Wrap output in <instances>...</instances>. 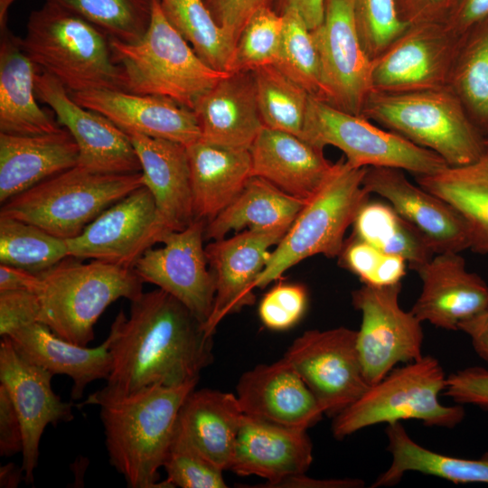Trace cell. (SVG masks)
Listing matches in <instances>:
<instances>
[{
	"instance_id": "obj_6",
	"label": "cell",
	"mask_w": 488,
	"mask_h": 488,
	"mask_svg": "<svg viewBox=\"0 0 488 488\" xmlns=\"http://www.w3.org/2000/svg\"><path fill=\"white\" fill-rule=\"evenodd\" d=\"M110 43L126 77V91L168 98L192 110L229 74L201 60L167 20L160 0H153L150 23L141 40L127 43L111 39Z\"/></svg>"
},
{
	"instance_id": "obj_30",
	"label": "cell",
	"mask_w": 488,
	"mask_h": 488,
	"mask_svg": "<svg viewBox=\"0 0 488 488\" xmlns=\"http://www.w3.org/2000/svg\"><path fill=\"white\" fill-rule=\"evenodd\" d=\"M243 415L236 395L194 389L179 410L174 435L220 469L229 471Z\"/></svg>"
},
{
	"instance_id": "obj_57",
	"label": "cell",
	"mask_w": 488,
	"mask_h": 488,
	"mask_svg": "<svg viewBox=\"0 0 488 488\" xmlns=\"http://www.w3.org/2000/svg\"><path fill=\"white\" fill-rule=\"evenodd\" d=\"M324 2L325 0H280L281 12L287 8L296 9L308 28L314 30L323 21Z\"/></svg>"
},
{
	"instance_id": "obj_44",
	"label": "cell",
	"mask_w": 488,
	"mask_h": 488,
	"mask_svg": "<svg viewBox=\"0 0 488 488\" xmlns=\"http://www.w3.org/2000/svg\"><path fill=\"white\" fill-rule=\"evenodd\" d=\"M361 44L372 61L409 26L398 13L395 0H352Z\"/></svg>"
},
{
	"instance_id": "obj_18",
	"label": "cell",
	"mask_w": 488,
	"mask_h": 488,
	"mask_svg": "<svg viewBox=\"0 0 488 488\" xmlns=\"http://www.w3.org/2000/svg\"><path fill=\"white\" fill-rule=\"evenodd\" d=\"M53 375L30 362L14 349L11 340L0 341V384L18 414L23 435V480L33 484L40 441L45 427L73 418L72 404L64 402L52 389Z\"/></svg>"
},
{
	"instance_id": "obj_24",
	"label": "cell",
	"mask_w": 488,
	"mask_h": 488,
	"mask_svg": "<svg viewBox=\"0 0 488 488\" xmlns=\"http://www.w3.org/2000/svg\"><path fill=\"white\" fill-rule=\"evenodd\" d=\"M70 94L78 104L102 114L124 132H136L185 146L201 139L194 112L171 99L113 89Z\"/></svg>"
},
{
	"instance_id": "obj_37",
	"label": "cell",
	"mask_w": 488,
	"mask_h": 488,
	"mask_svg": "<svg viewBox=\"0 0 488 488\" xmlns=\"http://www.w3.org/2000/svg\"><path fill=\"white\" fill-rule=\"evenodd\" d=\"M171 24L211 68L230 73L236 42L220 26L204 0H160Z\"/></svg>"
},
{
	"instance_id": "obj_47",
	"label": "cell",
	"mask_w": 488,
	"mask_h": 488,
	"mask_svg": "<svg viewBox=\"0 0 488 488\" xmlns=\"http://www.w3.org/2000/svg\"><path fill=\"white\" fill-rule=\"evenodd\" d=\"M41 303L36 292L13 290L0 292V335L9 336L40 322Z\"/></svg>"
},
{
	"instance_id": "obj_56",
	"label": "cell",
	"mask_w": 488,
	"mask_h": 488,
	"mask_svg": "<svg viewBox=\"0 0 488 488\" xmlns=\"http://www.w3.org/2000/svg\"><path fill=\"white\" fill-rule=\"evenodd\" d=\"M360 479H314L305 474L284 479L272 486L286 488H356L363 486Z\"/></svg>"
},
{
	"instance_id": "obj_54",
	"label": "cell",
	"mask_w": 488,
	"mask_h": 488,
	"mask_svg": "<svg viewBox=\"0 0 488 488\" xmlns=\"http://www.w3.org/2000/svg\"><path fill=\"white\" fill-rule=\"evenodd\" d=\"M458 330L470 338L474 352L488 364V309L461 322Z\"/></svg>"
},
{
	"instance_id": "obj_9",
	"label": "cell",
	"mask_w": 488,
	"mask_h": 488,
	"mask_svg": "<svg viewBox=\"0 0 488 488\" xmlns=\"http://www.w3.org/2000/svg\"><path fill=\"white\" fill-rule=\"evenodd\" d=\"M367 167H353L344 159L334 164L320 190L299 211L270 253L256 288H263L281 277L285 271L314 255L339 257L344 234L369 193L362 185Z\"/></svg>"
},
{
	"instance_id": "obj_58",
	"label": "cell",
	"mask_w": 488,
	"mask_h": 488,
	"mask_svg": "<svg viewBox=\"0 0 488 488\" xmlns=\"http://www.w3.org/2000/svg\"><path fill=\"white\" fill-rule=\"evenodd\" d=\"M22 467L18 468L14 464L9 463L0 468V487H17L21 479H23Z\"/></svg>"
},
{
	"instance_id": "obj_36",
	"label": "cell",
	"mask_w": 488,
	"mask_h": 488,
	"mask_svg": "<svg viewBox=\"0 0 488 488\" xmlns=\"http://www.w3.org/2000/svg\"><path fill=\"white\" fill-rule=\"evenodd\" d=\"M352 226L353 237L384 253L403 258L415 271L435 255L425 237L389 203L366 201Z\"/></svg>"
},
{
	"instance_id": "obj_28",
	"label": "cell",
	"mask_w": 488,
	"mask_h": 488,
	"mask_svg": "<svg viewBox=\"0 0 488 488\" xmlns=\"http://www.w3.org/2000/svg\"><path fill=\"white\" fill-rule=\"evenodd\" d=\"M79 155L65 127L42 135L0 133V202L78 165Z\"/></svg>"
},
{
	"instance_id": "obj_12",
	"label": "cell",
	"mask_w": 488,
	"mask_h": 488,
	"mask_svg": "<svg viewBox=\"0 0 488 488\" xmlns=\"http://www.w3.org/2000/svg\"><path fill=\"white\" fill-rule=\"evenodd\" d=\"M356 338L357 331L344 326L309 330L297 337L283 356L314 394L324 415L333 418L370 387Z\"/></svg>"
},
{
	"instance_id": "obj_5",
	"label": "cell",
	"mask_w": 488,
	"mask_h": 488,
	"mask_svg": "<svg viewBox=\"0 0 488 488\" xmlns=\"http://www.w3.org/2000/svg\"><path fill=\"white\" fill-rule=\"evenodd\" d=\"M38 275L40 323L82 346L94 339V325L109 305L122 297L132 301L143 293L144 282L134 267L100 260L82 263L68 257Z\"/></svg>"
},
{
	"instance_id": "obj_2",
	"label": "cell",
	"mask_w": 488,
	"mask_h": 488,
	"mask_svg": "<svg viewBox=\"0 0 488 488\" xmlns=\"http://www.w3.org/2000/svg\"><path fill=\"white\" fill-rule=\"evenodd\" d=\"M196 385L153 384L99 405L109 463L128 487H170L159 482V469L174 438L179 410Z\"/></svg>"
},
{
	"instance_id": "obj_20",
	"label": "cell",
	"mask_w": 488,
	"mask_h": 488,
	"mask_svg": "<svg viewBox=\"0 0 488 488\" xmlns=\"http://www.w3.org/2000/svg\"><path fill=\"white\" fill-rule=\"evenodd\" d=\"M367 192L384 198L427 239L435 254L470 249L466 225L446 202L411 183L400 169L367 167L362 180Z\"/></svg>"
},
{
	"instance_id": "obj_31",
	"label": "cell",
	"mask_w": 488,
	"mask_h": 488,
	"mask_svg": "<svg viewBox=\"0 0 488 488\" xmlns=\"http://www.w3.org/2000/svg\"><path fill=\"white\" fill-rule=\"evenodd\" d=\"M0 29V133L30 136L58 131L60 124L36 101L38 68L24 52L21 38L6 24Z\"/></svg>"
},
{
	"instance_id": "obj_23",
	"label": "cell",
	"mask_w": 488,
	"mask_h": 488,
	"mask_svg": "<svg viewBox=\"0 0 488 488\" xmlns=\"http://www.w3.org/2000/svg\"><path fill=\"white\" fill-rule=\"evenodd\" d=\"M416 271L422 290L410 311L422 323L457 331L461 322L488 309V285L466 269L459 253L435 254Z\"/></svg>"
},
{
	"instance_id": "obj_7",
	"label": "cell",
	"mask_w": 488,
	"mask_h": 488,
	"mask_svg": "<svg viewBox=\"0 0 488 488\" xmlns=\"http://www.w3.org/2000/svg\"><path fill=\"white\" fill-rule=\"evenodd\" d=\"M446 380L439 361L431 355L396 367L333 417V436L342 440L373 425L410 419L426 427L454 428L464 420L465 411L463 405L440 402Z\"/></svg>"
},
{
	"instance_id": "obj_19",
	"label": "cell",
	"mask_w": 488,
	"mask_h": 488,
	"mask_svg": "<svg viewBox=\"0 0 488 488\" xmlns=\"http://www.w3.org/2000/svg\"><path fill=\"white\" fill-rule=\"evenodd\" d=\"M286 231L244 230L205 247L215 279L213 307L203 326L209 334H214L224 317L254 304L255 283L269 258L268 249L277 246Z\"/></svg>"
},
{
	"instance_id": "obj_42",
	"label": "cell",
	"mask_w": 488,
	"mask_h": 488,
	"mask_svg": "<svg viewBox=\"0 0 488 488\" xmlns=\"http://www.w3.org/2000/svg\"><path fill=\"white\" fill-rule=\"evenodd\" d=\"M280 14L283 33L274 65L310 96L324 101L321 63L312 31L296 9L287 8Z\"/></svg>"
},
{
	"instance_id": "obj_29",
	"label": "cell",
	"mask_w": 488,
	"mask_h": 488,
	"mask_svg": "<svg viewBox=\"0 0 488 488\" xmlns=\"http://www.w3.org/2000/svg\"><path fill=\"white\" fill-rule=\"evenodd\" d=\"M5 337V336H4ZM18 353L30 362L72 380L71 399L82 398L87 386L108 378L112 369L111 337L89 348L57 336L42 323H34L7 336Z\"/></svg>"
},
{
	"instance_id": "obj_15",
	"label": "cell",
	"mask_w": 488,
	"mask_h": 488,
	"mask_svg": "<svg viewBox=\"0 0 488 488\" xmlns=\"http://www.w3.org/2000/svg\"><path fill=\"white\" fill-rule=\"evenodd\" d=\"M166 231L151 192L142 185L107 208L79 236L66 240L70 257L133 267Z\"/></svg>"
},
{
	"instance_id": "obj_43",
	"label": "cell",
	"mask_w": 488,
	"mask_h": 488,
	"mask_svg": "<svg viewBox=\"0 0 488 488\" xmlns=\"http://www.w3.org/2000/svg\"><path fill=\"white\" fill-rule=\"evenodd\" d=\"M283 33V17L270 6L256 12L244 26L235 47L231 72L253 71L274 65Z\"/></svg>"
},
{
	"instance_id": "obj_41",
	"label": "cell",
	"mask_w": 488,
	"mask_h": 488,
	"mask_svg": "<svg viewBox=\"0 0 488 488\" xmlns=\"http://www.w3.org/2000/svg\"><path fill=\"white\" fill-rule=\"evenodd\" d=\"M87 20L110 39L134 43L145 34L153 0H45Z\"/></svg>"
},
{
	"instance_id": "obj_21",
	"label": "cell",
	"mask_w": 488,
	"mask_h": 488,
	"mask_svg": "<svg viewBox=\"0 0 488 488\" xmlns=\"http://www.w3.org/2000/svg\"><path fill=\"white\" fill-rule=\"evenodd\" d=\"M236 390L245 415L271 423L308 429L324 415L314 394L285 357L245 371Z\"/></svg>"
},
{
	"instance_id": "obj_27",
	"label": "cell",
	"mask_w": 488,
	"mask_h": 488,
	"mask_svg": "<svg viewBox=\"0 0 488 488\" xmlns=\"http://www.w3.org/2000/svg\"><path fill=\"white\" fill-rule=\"evenodd\" d=\"M201 140L249 150L264 125L258 110L252 71L231 72L196 102Z\"/></svg>"
},
{
	"instance_id": "obj_49",
	"label": "cell",
	"mask_w": 488,
	"mask_h": 488,
	"mask_svg": "<svg viewBox=\"0 0 488 488\" xmlns=\"http://www.w3.org/2000/svg\"><path fill=\"white\" fill-rule=\"evenodd\" d=\"M385 253L355 237L344 242L341 265L356 275L363 285L374 286Z\"/></svg>"
},
{
	"instance_id": "obj_52",
	"label": "cell",
	"mask_w": 488,
	"mask_h": 488,
	"mask_svg": "<svg viewBox=\"0 0 488 488\" xmlns=\"http://www.w3.org/2000/svg\"><path fill=\"white\" fill-rule=\"evenodd\" d=\"M23 449V428L15 408L0 384V455L13 456Z\"/></svg>"
},
{
	"instance_id": "obj_8",
	"label": "cell",
	"mask_w": 488,
	"mask_h": 488,
	"mask_svg": "<svg viewBox=\"0 0 488 488\" xmlns=\"http://www.w3.org/2000/svg\"><path fill=\"white\" fill-rule=\"evenodd\" d=\"M142 185V172L102 174L76 165L9 199L2 204L0 216L34 224L70 239Z\"/></svg>"
},
{
	"instance_id": "obj_11",
	"label": "cell",
	"mask_w": 488,
	"mask_h": 488,
	"mask_svg": "<svg viewBox=\"0 0 488 488\" xmlns=\"http://www.w3.org/2000/svg\"><path fill=\"white\" fill-rule=\"evenodd\" d=\"M401 282L391 286L363 285L352 292V304L361 314L356 345L363 374L376 384L399 363L423 356L422 322L399 305Z\"/></svg>"
},
{
	"instance_id": "obj_46",
	"label": "cell",
	"mask_w": 488,
	"mask_h": 488,
	"mask_svg": "<svg viewBox=\"0 0 488 488\" xmlns=\"http://www.w3.org/2000/svg\"><path fill=\"white\" fill-rule=\"evenodd\" d=\"M307 292L299 284H277L262 297L258 315L263 324L275 331L293 327L303 317L307 306Z\"/></svg>"
},
{
	"instance_id": "obj_13",
	"label": "cell",
	"mask_w": 488,
	"mask_h": 488,
	"mask_svg": "<svg viewBox=\"0 0 488 488\" xmlns=\"http://www.w3.org/2000/svg\"><path fill=\"white\" fill-rule=\"evenodd\" d=\"M463 40L445 23L409 25L371 61L372 91L398 93L448 87Z\"/></svg>"
},
{
	"instance_id": "obj_39",
	"label": "cell",
	"mask_w": 488,
	"mask_h": 488,
	"mask_svg": "<svg viewBox=\"0 0 488 488\" xmlns=\"http://www.w3.org/2000/svg\"><path fill=\"white\" fill-rule=\"evenodd\" d=\"M252 73L264 127L302 138L309 93L275 65L258 68Z\"/></svg>"
},
{
	"instance_id": "obj_25",
	"label": "cell",
	"mask_w": 488,
	"mask_h": 488,
	"mask_svg": "<svg viewBox=\"0 0 488 488\" xmlns=\"http://www.w3.org/2000/svg\"><path fill=\"white\" fill-rule=\"evenodd\" d=\"M252 176L267 180L286 193L308 201L326 182L334 164L324 150L301 137L266 127L249 148Z\"/></svg>"
},
{
	"instance_id": "obj_26",
	"label": "cell",
	"mask_w": 488,
	"mask_h": 488,
	"mask_svg": "<svg viewBox=\"0 0 488 488\" xmlns=\"http://www.w3.org/2000/svg\"><path fill=\"white\" fill-rule=\"evenodd\" d=\"M141 164L144 185L151 192L158 216L168 230L194 221L191 172L186 146L136 132H125Z\"/></svg>"
},
{
	"instance_id": "obj_45",
	"label": "cell",
	"mask_w": 488,
	"mask_h": 488,
	"mask_svg": "<svg viewBox=\"0 0 488 488\" xmlns=\"http://www.w3.org/2000/svg\"><path fill=\"white\" fill-rule=\"evenodd\" d=\"M163 468L170 487L225 488L223 471L183 439L174 435Z\"/></svg>"
},
{
	"instance_id": "obj_10",
	"label": "cell",
	"mask_w": 488,
	"mask_h": 488,
	"mask_svg": "<svg viewBox=\"0 0 488 488\" xmlns=\"http://www.w3.org/2000/svg\"><path fill=\"white\" fill-rule=\"evenodd\" d=\"M302 139L321 150L327 145L338 148L346 162L358 168L391 167L417 175H433L449 167L435 152L312 96Z\"/></svg>"
},
{
	"instance_id": "obj_40",
	"label": "cell",
	"mask_w": 488,
	"mask_h": 488,
	"mask_svg": "<svg viewBox=\"0 0 488 488\" xmlns=\"http://www.w3.org/2000/svg\"><path fill=\"white\" fill-rule=\"evenodd\" d=\"M70 257L66 239L14 218L0 216V262L40 274Z\"/></svg>"
},
{
	"instance_id": "obj_3",
	"label": "cell",
	"mask_w": 488,
	"mask_h": 488,
	"mask_svg": "<svg viewBox=\"0 0 488 488\" xmlns=\"http://www.w3.org/2000/svg\"><path fill=\"white\" fill-rule=\"evenodd\" d=\"M110 37L82 17L49 2L31 13L22 47L36 65L70 93L127 90Z\"/></svg>"
},
{
	"instance_id": "obj_50",
	"label": "cell",
	"mask_w": 488,
	"mask_h": 488,
	"mask_svg": "<svg viewBox=\"0 0 488 488\" xmlns=\"http://www.w3.org/2000/svg\"><path fill=\"white\" fill-rule=\"evenodd\" d=\"M217 23L237 41L250 17L271 0H204Z\"/></svg>"
},
{
	"instance_id": "obj_14",
	"label": "cell",
	"mask_w": 488,
	"mask_h": 488,
	"mask_svg": "<svg viewBox=\"0 0 488 488\" xmlns=\"http://www.w3.org/2000/svg\"><path fill=\"white\" fill-rule=\"evenodd\" d=\"M206 223L194 220L183 230L166 231L159 242L164 246L148 249L133 267L144 283L175 297L203 326L215 297V279L203 247Z\"/></svg>"
},
{
	"instance_id": "obj_60",
	"label": "cell",
	"mask_w": 488,
	"mask_h": 488,
	"mask_svg": "<svg viewBox=\"0 0 488 488\" xmlns=\"http://www.w3.org/2000/svg\"><path fill=\"white\" fill-rule=\"evenodd\" d=\"M14 0H0V26L6 24L7 11Z\"/></svg>"
},
{
	"instance_id": "obj_1",
	"label": "cell",
	"mask_w": 488,
	"mask_h": 488,
	"mask_svg": "<svg viewBox=\"0 0 488 488\" xmlns=\"http://www.w3.org/2000/svg\"><path fill=\"white\" fill-rule=\"evenodd\" d=\"M110 326L112 369L102 389L81 405H98L153 384L198 382L213 361V341L179 300L157 288L130 301Z\"/></svg>"
},
{
	"instance_id": "obj_48",
	"label": "cell",
	"mask_w": 488,
	"mask_h": 488,
	"mask_svg": "<svg viewBox=\"0 0 488 488\" xmlns=\"http://www.w3.org/2000/svg\"><path fill=\"white\" fill-rule=\"evenodd\" d=\"M443 393L456 404L472 405L488 412V369L472 366L449 374Z\"/></svg>"
},
{
	"instance_id": "obj_4",
	"label": "cell",
	"mask_w": 488,
	"mask_h": 488,
	"mask_svg": "<svg viewBox=\"0 0 488 488\" xmlns=\"http://www.w3.org/2000/svg\"><path fill=\"white\" fill-rule=\"evenodd\" d=\"M361 116L435 152L449 167L476 163L488 150L461 100L449 88L371 91Z\"/></svg>"
},
{
	"instance_id": "obj_38",
	"label": "cell",
	"mask_w": 488,
	"mask_h": 488,
	"mask_svg": "<svg viewBox=\"0 0 488 488\" xmlns=\"http://www.w3.org/2000/svg\"><path fill=\"white\" fill-rule=\"evenodd\" d=\"M448 87L477 129L488 132V20L464 37Z\"/></svg>"
},
{
	"instance_id": "obj_34",
	"label": "cell",
	"mask_w": 488,
	"mask_h": 488,
	"mask_svg": "<svg viewBox=\"0 0 488 488\" xmlns=\"http://www.w3.org/2000/svg\"><path fill=\"white\" fill-rule=\"evenodd\" d=\"M306 201L252 176L238 197L206 223L204 239L216 240L242 230H288Z\"/></svg>"
},
{
	"instance_id": "obj_61",
	"label": "cell",
	"mask_w": 488,
	"mask_h": 488,
	"mask_svg": "<svg viewBox=\"0 0 488 488\" xmlns=\"http://www.w3.org/2000/svg\"><path fill=\"white\" fill-rule=\"evenodd\" d=\"M484 145L488 150V136L484 138Z\"/></svg>"
},
{
	"instance_id": "obj_59",
	"label": "cell",
	"mask_w": 488,
	"mask_h": 488,
	"mask_svg": "<svg viewBox=\"0 0 488 488\" xmlns=\"http://www.w3.org/2000/svg\"><path fill=\"white\" fill-rule=\"evenodd\" d=\"M465 167L488 179V151L476 163Z\"/></svg>"
},
{
	"instance_id": "obj_17",
	"label": "cell",
	"mask_w": 488,
	"mask_h": 488,
	"mask_svg": "<svg viewBox=\"0 0 488 488\" xmlns=\"http://www.w3.org/2000/svg\"><path fill=\"white\" fill-rule=\"evenodd\" d=\"M35 94L75 139L80 150L78 166L102 174L141 172L128 136L102 114L78 104L57 79L39 69Z\"/></svg>"
},
{
	"instance_id": "obj_32",
	"label": "cell",
	"mask_w": 488,
	"mask_h": 488,
	"mask_svg": "<svg viewBox=\"0 0 488 488\" xmlns=\"http://www.w3.org/2000/svg\"><path fill=\"white\" fill-rule=\"evenodd\" d=\"M186 149L194 220L209 222L238 197L252 177L250 153L201 139Z\"/></svg>"
},
{
	"instance_id": "obj_33",
	"label": "cell",
	"mask_w": 488,
	"mask_h": 488,
	"mask_svg": "<svg viewBox=\"0 0 488 488\" xmlns=\"http://www.w3.org/2000/svg\"><path fill=\"white\" fill-rule=\"evenodd\" d=\"M385 434L391 464L373 482V488L396 485L408 472L442 478L456 484H488V452L478 458H464L432 451L413 440L401 422L387 425Z\"/></svg>"
},
{
	"instance_id": "obj_16",
	"label": "cell",
	"mask_w": 488,
	"mask_h": 488,
	"mask_svg": "<svg viewBox=\"0 0 488 488\" xmlns=\"http://www.w3.org/2000/svg\"><path fill=\"white\" fill-rule=\"evenodd\" d=\"M311 31L321 63L324 101L361 115L372 91L371 61L360 42L352 0H325L323 21Z\"/></svg>"
},
{
	"instance_id": "obj_22",
	"label": "cell",
	"mask_w": 488,
	"mask_h": 488,
	"mask_svg": "<svg viewBox=\"0 0 488 488\" xmlns=\"http://www.w3.org/2000/svg\"><path fill=\"white\" fill-rule=\"evenodd\" d=\"M313 462L307 429L243 415L229 471L266 479L264 487L305 474Z\"/></svg>"
},
{
	"instance_id": "obj_55",
	"label": "cell",
	"mask_w": 488,
	"mask_h": 488,
	"mask_svg": "<svg viewBox=\"0 0 488 488\" xmlns=\"http://www.w3.org/2000/svg\"><path fill=\"white\" fill-rule=\"evenodd\" d=\"M39 284L38 274L6 264L0 265V292L13 290L36 292Z\"/></svg>"
},
{
	"instance_id": "obj_51",
	"label": "cell",
	"mask_w": 488,
	"mask_h": 488,
	"mask_svg": "<svg viewBox=\"0 0 488 488\" xmlns=\"http://www.w3.org/2000/svg\"><path fill=\"white\" fill-rule=\"evenodd\" d=\"M400 19L408 25L444 23L459 0H395Z\"/></svg>"
},
{
	"instance_id": "obj_53",
	"label": "cell",
	"mask_w": 488,
	"mask_h": 488,
	"mask_svg": "<svg viewBox=\"0 0 488 488\" xmlns=\"http://www.w3.org/2000/svg\"><path fill=\"white\" fill-rule=\"evenodd\" d=\"M486 20L488 0H459L444 23L453 33L464 38Z\"/></svg>"
},
{
	"instance_id": "obj_35",
	"label": "cell",
	"mask_w": 488,
	"mask_h": 488,
	"mask_svg": "<svg viewBox=\"0 0 488 488\" xmlns=\"http://www.w3.org/2000/svg\"><path fill=\"white\" fill-rule=\"evenodd\" d=\"M423 189L449 203L464 220L470 249L488 255V179L467 167H448L433 175H418Z\"/></svg>"
}]
</instances>
